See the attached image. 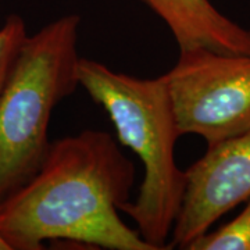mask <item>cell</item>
<instances>
[{
  "label": "cell",
  "mask_w": 250,
  "mask_h": 250,
  "mask_svg": "<svg viewBox=\"0 0 250 250\" xmlns=\"http://www.w3.org/2000/svg\"><path fill=\"white\" fill-rule=\"evenodd\" d=\"M135 175V164L106 131L56 139L34 177L0 203V235L11 250H41L46 241L156 250L120 217Z\"/></svg>",
  "instance_id": "obj_1"
},
{
  "label": "cell",
  "mask_w": 250,
  "mask_h": 250,
  "mask_svg": "<svg viewBox=\"0 0 250 250\" xmlns=\"http://www.w3.org/2000/svg\"><path fill=\"white\" fill-rule=\"evenodd\" d=\"M78 77L92 100L106 110L120 143L139 157L145 170L138 196L120 211L134 220L138 232L156 250L168 249L187 172L175 160V143L182 135L166 81L163 75L138 78L85 57H81Z\"/></svg>",
  "instance_id": "obj_2"
},
{
  "label": "cell",
  "mask_w": 250,
  "mask_h": 250,
  "mask_svg": "<svg viewBox=\"0 0 250 250\" xmlns=\"http://www.w3.org/2000/svg\"><path fill=\"white\" fill-rule=\"evenodd\" d=\"M80 24L67 14L28 35L0 90V203L41 167L54 107L80 86Z\"/></svg>",
  "instance_id": "obj_3"
},
{
  "label": "cell",
  "mask_w": 250,
  "mask_h": 250,
  "mask_svg": "<svg viewBox=\"0 0 250 250\" xmlns=\"http://www.w3.org/2000/svg\"><path fill=\"white\" fill-rule=\"evenodd\" d=\"M163 78L181 135L213 145L250 128V54L184 50Z\"/></svg>",
  "instance_id": "obj_4"
},
{
  "label": "cell",
  "mask_w": 250,
  "mask_h": 250,
  "mask_svg": "<svg viewBox=\"0 0 250 250\" xmlns=\"http://www.w3.org/2000/svg\"><path fill=\"white\" fill-rule=\"evenodd\" d=\"M187 172V189L168 249H187L213 224L250 197V128L207 145Z\"/></svg>",
  "instance_id": "obj_5"
},
{
  "label": "cell",
  "mask_w": 250,
  "mask_h": 250,
  "mask_svg": "<svg viewBox=\"0 0 250 250\" xmlns=\"http://www.w3.org/2000/svg\"><path fill=\"white\" fill-rule=\"evenodd\" d=\"M166 22L179 52L206 49L250 54V29L224 16L210 0H142Z\"/></svg>",
  "instance_id": "obj_6"
},
{
  "label": "cell",
  "mask_w": 250,
  "mask_h": 250,
  "mask_svg": "<svg viewBox=\"0 0 250 250\" xmlns=\"http://www.w3.org/2000/svg\"><path fill=\"white\" fill-rule=\"evenodd\" d=\"M245 208L215 231H207L185 250H250V197Z\"/></svg>",
  "instance_id": "obj_7"
},
{
  "label": "cell",
  "mask_w": 250,
  "mask_h": 250,
  "mask_svg": "<svg viewBox=\"0 0 250 250\" xmlns=\"http://www.w3.org/2000/svg\"><path fill=\"white\" fill-rule=\"evenodd\" d=\"M27 36L25 21L17 14L9 16L0 28V90Z\"/></svg>",
  "instance_id": "obj_8"
},
{
  "label": "cell",
  "mask_w": 250,
  "mask_h": 250,
  "mask_svg": "<svg viewBox=\"0 0 250 250\" xmlns=\"http://www.w3.org/2000/svg\"><path fill=\"white\" fill-rule=\"evenodd\" d=\"M0 250H11L9 245H7V242L1 238V235H0Z\"/></svg>",
  "instance_id": "obj_9"
}]
</instances>
